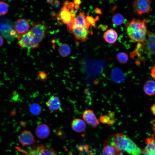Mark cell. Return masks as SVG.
I'll return each mask as SVG.
<instances>
[{
	"instance_id": "277c9868",
	"label": "cell",
	"mask_w": 155,
	"mask_h": 155,
	"mask_svg": "<svg viewBox=\"0 0 155 155\" xmlns=\"http://www.w3.org/2000/svg\"><path fill=\"white\" fill-rule=\"evenodd\" d=\"M16 148L22 153V155H58L53 149L42 144L36 145L26 150L18 147Z\"/></svg>"
},
{
	"instance_id": "d4e9b609",
	"label": "cell",
	"mask_w": 155,
	"mask_h": 155,
	"mask_svg": "<svg viewBox=\"0 0 155 155\" xmlns=\"http://www.w3.org/2000/svg\"><path fill=\"white\" fill-rule=\"evenodd\" d=\"M42 111L40 105L36 103L31 104L29 107V111L33 115L35 116L39 115Z\"/></svg>"
},
{
	"instance_id": "9c48e42d",
	"label": "cell",
	"mask_w": 155,
	"mask_h": 155,
	"mask_svg": "<svg viewBox=\"0 0 155 155\" xmlns=\"http://www.w3.org/2000/svg\"><path fill=\"white\" fill-rule=\"evenodd\" d=\"M68 30L74 35L77 40L82 42H84L87 39L89 34L88 29L85 27L73 25L72 28Z\"/></svg>"
},
{
	"instance_id": "7a4b0ae2",
	"label": "cell",
	"mask_w": 155,
	"mask_h": 155,
	"mask_svg": "<svg viewBox=\"0 0 155 155\" xmlns=\"http://www.w3.org/2000/svg\"><path fill=\"white\" fill-rule=\"evenodd\" d=\"M147 22L146 20L133 18L125 24L127 34L133 42L139 43L145 40L149 32L147 29Z\"/></svg>"
},
{
	"instance_id": "7c38bea8",
	"label": "cell",
	"mask_w": 155,
	"mask_h": 155,
	"mask_svg": "<svg viewBox=\"0 0 155 155\" xmlns=\"http://www.w3.org/2000/svg\"><path fill=\"white\" fill-rule=\"evenodd\" d=\"M46 105L51 113L60 109L61 105L59 98L57 96H54L50 97L48 100Z\"/></svg>"
},
{
	"instance_id": "ab89813d",
	"label": "cell",
	"mask_w": 155,
	"mask_h": 155,
	"mask_svg": "<svg viewBox=\"0 0 155 155\" xmlns=\"http://www.w3.org/2000/svg\"><path fill=\"white\" fill-rule=\"evenodd\" d=\"M67 155H73L72 154H69Z\"/></svg>"
},
{
	"instance_id": "f35d334b",
	"label": "cell",
	"mask_w": 155,
	"mask_h": 155,
	"mask_svg": "<svg viewBox=\"0 0 155 155\" xmlns=\"http://www.w3.org/2000/svg\"><path fill=\"white\" fill-rule=\"evenodd\" d=\"M121 153H119V154H116V155H122Z\"/></svg>"
},
{
	"instance_id": "8d00e7d4",
	"label": "cell",
	"mask_w": 155,
	"mask_h": 155,
	"mask_svg": "<svg viewBox=\"0 0 155 155\" xmlns=\"http://www.w3.org/2000/svg\"><path fill=\"white\" fill-rule=\"evenodd\" d=\"M81 3L80 0H74V3L76 5H79Z\"/></svg>"
},
{
	"instance_id": "e0dca14e",
	"label": "cell",
	"mask_w": 155,
	"mask_h": 155,
	"mask_svg": "<svg viewBox=\"0 0 155 155\" xmlns=\"http://www.w3.org/2000/svg\"><path fill=\"white\" fill-rule=\"evenodd\" d=\"M118 34L114 30L109 29L105 32L103 34V37L105 41L109 44L115 42L118 38Z\"/></svg>"
},
{
	"instance_id": "ba28073f",
	"label": "cell",
	"mask_w": 155,
	"mask_h": 155,
	"mask_svg": "<svg viewBox=\"0 0 155 155\" xmlns=\"http://www.w3.org/2000/svg\"><path fill=\"white\" fill-rule=\"evenodd\" d=\"M133 5L135 10L139 16L149 13L151 9L150 0H135Z\"/></svg>"
},
{
	"instance_id": "d6a6232c",
	"label": "cell",
	"mask_w": 155,
	"mask_h": 155,
	"mask_svg": "<svg viewBox=\"0 0 155 155\" xmlns=\"http://www.w3.org/2000/svg\"><path fill=\"white\" fill-rule=\"evenodd\" d=\"M150 110L152 114L155 116V103L151 106Z\"/></svg>"
},
{
	"instance_id": "4fadbf2b",
	"label": "cell",
	"mask_w": 155,
	"mask_h": 155,
	"mask_svg": "<svg viewBox=\"0 0 155 155\" xmlns=\"http://www.w3.org/2000/svg\"><path fill=\"white\" fill-rule=\"evenodd\" d=\"M30 25L26 19L20 18L15 22L14 27L16 32L19 34H23L29 31Z\"/></svg>"
},
{
	"instance_id": "8992f818",
	"label": "cell",
	"mask_w": 155,
	"mask_h": 155,
	"mask_svg": "<svg viewBox=\"0 0 155 155\" xmlns=\"http://www.w3.org/2000/svg\"><path fill=\"white\" fill-rule=\"evenodd\" d=\"M138 44L137 46L144 49L147 56H155V33L149 31L145 40Z\"/></svg>"
},
{
	"instance_id": "4dcf8cb0",
	"label": "cell",
	"mask_w": 155,
	"mask_h": 155,
	"mask_svg": "<svg viewBox=\"0 0 155 155\" xmlns=\"http://www.w3.org/2000/svg\"><path fill=\"white\" fill-rule=\"evenodd\" d=\"M151 75L155 80V63L151 69Z\"/></svg>"
},
{
	"instance_id": "ac0fdd59",
	"label": "cell",
	"mask_w": 155,
	"mask_h": 155,
	"mask_svg": "<svg viewBox=\"0 0 155 155\" xmlns=\"http://www.w3.org/2000/svg\"><path fill=\"white\" fill-rule=\"evenodd\" d=\"M121 151L105 141L102 150L103 155H116L121 153Z\"/></svg>"
},
{
	"instance_id": "e575fe53",
	"label": "cell",
	"mask_w": 155,
	"mask_h": 155,
	"mask_svg": "<svg viewBox=\"0 0 155 155\" xmlns=\"http://www.w3.org/2000/svg\"><path fill=\"white\" fill-rule=\"evenodd\" d=\"M142 155H155V154L148 153L143 151Z\"/></svg>"
},
{
	"instance_id": "484cf974",
	"label": "cell",
	"mask_w": 155,
	"mask_h": 155,
	"mask_svg": "<svg viewBox=\"0 0 155 155\" xmlns=\"http://www.w3.org/2000/svg\"><path fill=\"white\" fill-rule=\"evenodd\" d=\"M116 57L119 62L121 64H125L128 61V55L124 52H121L118 53L117 54Z\"/></svg>"
},
{
	"instance_id": "74e56055",
	"label": "cell",
	"mask_w": 155,
	"mask_h": 155,
	"mask_svg": "<svg viewBox=\"0 0 155 155\" xmlns=\"http://www.w3.org/2000/svg\"><path fill=\"white\" fill-rule=\"evenodd\" d=\"M11 115L12 116H13L15 115V113L14 111H12L11 113Z\"/></svg>"
},
{
	"instance_id": "5b68a950",
	"label": "cell",
	"mask_w": 155,
	"mask_h": 155,
	"mask_svg": "<svg viewBox=\"0 0 155 155\" xmlns=\"http://www.w3.org/2000/svg\"><path fill=\"white\" fill-rule=\"evenodd\" d=\"M18 43L21 48L28 49L38 47L40 44L30 31L18 37Z\"/></svg>"
},
{
	"instance_id": "603a6c76",
	"label": "cell",
	"mask_w": 155,
	"mask_h": 155,
	"mask_svg": "<svg viewBox=\"0 0 155 155\" xmlns=\"http://www.w3.org/2000/svg\"><path fill=\"white\" fill-rule=\"evenodd\" d=\"M125 20V19L123 16L120 13L115 14L112 18L113 24L116 26L121 25L123 23Z\"/></svg>"
},
{
	"instance_id": "f546056e",
	"label": "cell",
	"mask_w": 155,
	"mask_h": 155,
	"mask_svg": "<svg viewBox=\"0 0 155 155\" xmlns=\"http://www.w3.org/2000/svg\"><path fill=\"white\" fill-rule=\"evenodd\" d=\"M11 94L13 96V100L15 101L17 100L18 97V95L17 92L16 91H13Z\"/></svg>"
},
{
	"instance_id": "f1b7e54d",
	"label": "cell",
	"mask_w": 155,
	"mask_h": 155,
	"mask_svg": "<svg viewBox=\"0 0 155 155\" xmlns=\"http://www.w3.org/2000/svg\"><path fill=\"white\" fill-rule=\"evenodd\" d=\"M37 77L40 81L45 82L47 79V75L44 71H41L38 73Z\"/></svg>"
},
{
	"instance_id": "9a60e30c",
	"label": "cell",
	"mask_w": 155,
	"mask_h": 155,
	"mask_svg": "<svg viewBox=\"0 0 155 155\" xmlns=\"http://www.w3.org/2000/svg\"><path fill=\"white\" fill-rule=\"evenodd\" d=\"M98 120L102 124H107L110 126L113 125L116 121L115 114L113 111L109 112L107 115H100Z\"/></svg>"
},
{
	"instance_id": "d590c367",
	"label": "cell",
	"mask_w": 155,
	"mask_h": 155,
	"mask_svg": "<svg viewBox=\"0 0 155 155\" xmlns=\"http://www.w3.org/2000/svg\"><path fill=\"white\" fill-rule=\"evenodd\" d=\"M95 12L99 14H101L102 12L98 8H96L95 10Z\"/></svg>"
},
{
	"instance_id": "d6986e66",
	"label": "cell",
	"mask_w": 155,
	"mask_h": 155,
	"mask_svg": "<svg viewBox=\"0 0 155 155\" xmlns=\"http://www.w3.org/2000/svg\"><path fill=\"white\" fill-rule=\"evenodd\" d=\"M144 91L145 94L150 96L155 94V81L148 80L145 83L143 87Z\"/></svg>"
},
{
	"instance_id": "6da1fadb",
	"label": "cell",
	"mask_w": 155,
	"mask_h": 155,
	"mask_svg": "<svg viewBox=\"0 0 155 155\" xmlns=\"http://www.w3.org/2000/svg\"><path fill=\"white\" fill-rule=\"evenodd\" d=\"M106 141L130 155H142L143 150L128 136L123 133L111 135Z\"/></svg>"
},
{
	"instance_id": "44dd1931",
	"label": "cell",
	"mask_w": 155,
	"mask_h": 155,
	"mask_svg": "<svg viewBox=\"0 0 155 155\" xmlns=\"http://www.w3.org/2000/svg\"><path fill=\"white\" fill-rule=\"evenodd\" d=\"M74 26H79L85 27L88 29L90 26L87 23L84 13L81 12L75 17Z\"/></svg>"
},
{
	"instance_id": "1f68e13d",
	"label": "cell",
	"mask_w": 155,
	"mask_h": 155,
	"mask_svg": "<svg viewBox=\"0 0 155 155\" xmlns=\"http://www.w3.org/2000/svg\"><path fill=\"white\" fill-rule=\"evenodd\" d=\"M152 128L154 134V136H155V118L152 121Z\"/></svg>"
},
{
	"instance_id": "52a82bcc",
	"label": "cell",
	"mask_w": 155,
	"mask_h": 155,
	"mask_svg": "<svg viewBox=\"0 0 155 155\" xmlns=\"http://www.w3.org/2000/svg\"><path fill=\"white\" fill-rule=\"evenodd\" d=\"M37 41L40 43L45 37L47 31V27L42 22L34 23L29 30Z\"/></svg>"
},
{
	"instance_id": "8fae6325",
	"label": "cell",
	"mask_w": 155,
	"mask_h": 155,
	"mask_svg": "<svg viewBox=\"0 0 155 155\" xmlns=\"http://www.w3.org/2000/svg\"><path fill=\"white\" fill-rule=\"evenodd\" d=\"M82 117L85 122L93 128L96 127L99 124L98 119L96 117L92 110L87 109L85 110L83 113Z\"/></svg>"
},
{
	"instance_id": "5bb4252c",
	"label": "cell",
	"mask_w": 155,
	"mask_h": 155,
	"mask_svg": "<svg viewBox=\"0 0 155 155\" xmlns=\"http://www.w3.org/2000/svg\"><path fill=\"white\" fill-rule=\"evenodd\" d=\"M35 133L38 138L44 139L49 136L50 133V130L47 125L41 124L37 126L35 129Z\"/></svg>"
},
{
	"instance_id": "836d02e7",
	"label": "cell",
	"mask_w": 155,
	"mask_h": 155,
	"mask_svg": "<svg viewBox=\"0 0 155 155\" xmlns=\"http://www.w3.org/2000/svg\"><path fill=\"white\" fill-rule=\"evenodd\" d=\"M3 44V39L2 37L0 35V47H1Z\"/></svg>"
},
{
	"instance_id": "ffe728a7",
	"label": "cell",
	"mask_w": 155,
	"mask_h": 155,
	"mask_svg": "<svg viewBox=\"0 0 155 155\" xmlns=\"http://www.w3.org/2000/svg\"><path fill=\"white\" fill-rule=\"evenodd\" d=\"M145 142L146 146L143 151L148 153L155 154V137L154 135L147 138Z\"/></svg>"
},
{
	"instance_id": "83f0119b",
	"label": "cell",
	"mask_w": 155,
	"mask_h": 155,
	"mask_svg": "<svg viewBox=\"0 0 155 155\" xmlns=\"http://www.w3.org/2000/svg\"><path fill=\"white\" fill-rule=\"evenodd\" d=\"M86 19L87 23L90 26H94L96 24V22L99 20L98 16H97L95 19L90 16L87 14L86 17Z\"/></svg>"
},
{
	"instance_id": "4316f807",
	"label": "cell",
	"mask_w": 155,
	"mask_h": 155,
	"mask_svg": "<svg viewBox=\"0 0 155 155\" xmlns=\"http://www.w3.org/2000/svg\"><path fill=\"white\" fill-rule=\"evenodd\" d=\"M8 5L5 2L0 1V16L6 14L8 11Z\"/></svg>"
},
{
	"instance_id": "cb8c5ba5",
	"label": "cell",
	"mask_w": 155,
	"mask_h": 155,
	"mask_svg": "<svg viewBox=\"0 0 155 155\" xmlns=\"http://www.w3.org/2000/svg\"><path fill=\"white\" fill-rule=\"evenodd\" d=\"M112 77L113 79L116 80H123L125 78L124 74L122 71L119 68H114L112 71Z\"/></svg>"
},
{
	"instance_id": "3957f363",
	"label": "cell",
	"mask_w": 155,
	"mask_h": 155,
	"mask_svg": "<svg viewBox=\"0 0 155 155\" xmlns=\"http://www.w3.org/2000/svg\"><path fill=\"white\" fill-rule=\"evenodd\" d=\"M79 5L74 3L65 1L63 3L59 19L67 25L68 30L73 26L75 18V13Z\"/></svg>"
},
{
	"instance_id": "30bf717a",
	"label": "cell",
	"mask_w": 155,
	"mask_h": 155,
	"mask_svg": "<svg viewBox=\"0 0 155 155\" xmlns=\"http://www.w3.org/2000/svg\"><path fill=\"white\" fill-rule=\"evenodd\" d=\"M18 140L23 147L30 146L36 142L32 133L27 130H24L18 136Z\"/></svg>"
},
{
	"instance_id": "7402d4cb",
	"label": "cell",
	"mask_w": 155,
	"mask_h": 155,
	"mask_svg": "<svg viewBox=\"0 0 155 155\" xmlns=\"http://www.w3.org/2000/svg\"><path fill=\"white\" fill-rule=\"evenodd\" d=\"M71 51L70 46L66 44H61L58 49V52L59 55L63 57H66L69 56Z\"/></svg>"
},
{
	"instance_id": "2e32d148",
	"label": "cell",
	"mask_w": 155,
	"mask_h": 155,
	"mask_svg": "<svg viewBox=\"0 0 155 155\" xmlns=\"http://www.w3.org/2000/svg\"><path fill=\"white\" fill-rule=\"evenodd\" d=\"M71 126L73 130L78 133L84 131L86 128L85 121L82 119L78 118L73 120L71 123Z\"/></svg>"
}]
</instances>
